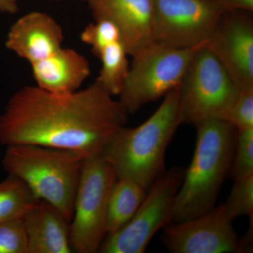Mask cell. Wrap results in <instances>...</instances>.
<instances>
[{
    "label": "cell",
    "instance_id": "6da1fadb",
    "mask_svg": "<svg viewBox=\"0 0 253 253\" xmlns=\"http://www.w3.org/2000/svg\"><path fill=\"white\" fill-rule=\"evenodd\" d=\"M113 96L96 81L68 94L23 86L0 116V144L68 150L84 159L99 156L127 122L129 113Z\"/></svg>",
    "mask_w": 253,
    "mask_h": 253
},
{
    "label": "cell",
    "instance_id": "7a4b0ae2",
    "mask_svg": "<svg viewBox=\"0 0 253 253\" xmlns=\"http://www.w3.org/2000/svg\"><path fill=\"white\" fill-rule=\"evenodd\" d=\"M181 124L178 86L164 96L156 112L140 126L120 127L101 156L112 166L117 179H130L148 191L166 171V150Z\"/></svg>",
    "mask_w": 253,
    "mask_h": 253
},
{
    "label": "cell",
    "instance_id": "3957f363",
    "mask_svg": "<svg viewBox=\"0 0 253 253\" xmlns=\"http://www.w3.org/2000/svg\"><path fill=\"white\" fill-rule=\"evenodd\" d=\"M195 126L197 139L194 156L173 201L169 223L189 220L211 211L230 172L236 128L221 119Z\"/></svg>",
    "mask_w": 253,
    "mask_h": 253
},
{
    "label": "cell",
    "instance_id": "277c9868",
    "mask_svg": "<svg viewBox=\"0 0 253 253\" xmlns=\"http://www.w3.org/2000/svg\"><path fill=\"white\" fill-rule=\"evenodd\" d=\"M84 158L68 150L33 144L6 146L3 168L23 181L38 200L57 208L71 223Z\"/></svg>",
    "mask_w": 253,
    "mask_h": 253
},
{
    "label": "cell",
    "instance_id": "5b68a950",
    "mask_svg": "<svg viewBox=\"0 0 253 253\" xmlns=\"http://www.w3.org/2000/svg\"><path fill=\"white\" fill-rule=\"evenodd\" d=\"M206 45L195 54L179 86L182 124L222 120L241 92Z\"/></svg>",
    "mask_w": 253,
    "mask_h": 253
},
{
    "label": "cell",
    "instance_id": "8992f818",
    "mask_svg": "<svg viewBox=\"0 0 253 253\" xmlns=\"http://www.w3.org/2000/svg\"><path fill=\"white\" fill-rule=\"evenodd\" d=\"M207 44L180 49L153 42L132 56L118 95L126 112H137L145 105L177 88L195 54Z\"/></svg>",
    "mask_w": 253,
    "mask_h": 253
},
{
    "label": "cell",
    "instance_id": "52a82bcc",
    "mask_svg": "<svg viewBox=\"0 0 253 253\" xmlns=\"http://www.w3.org/2000/svg\"><path fill=\"white\" fill-rule=\"evenodd\" d=\"M116 179L112 166L101 154L83 161L70 223V244L75 252H99L107 235L108 202Z\"/></svg>",
    "mask_w": 253,
    "mask_h": 253
},
{
    "label": "cell",
    "instance_id": "ba28073f",
    "mask_svg": "<svg viewBox=\"0 0 253 253\" xmlns=\"http://www.w3.org/2000/svg\"><path fill=\"white\" fill-rule=\"evenodd\" d=\"M153 42L174 49L207 44L227 10L218 0H151Z\"/></svg>",
    "mask_w": 253,
    "mask_h": 253
},
{
    "label": "cell",
    "instance_id": "9c48e42d",
    "mask_svg": "<svg viewBox=\"0 0 253 253\" xmlns=\"http://www.w3.org/2000/svg\"><path fill=\"white\" fill-rule=\"evenodd\" d=\"M185 169L174 167L165 171L148 189L130 221L105 238L101 253H144L160 229L169 223L173 201L184 179Z\"/></svg>",
    "mask_w": 253,
    "mask_h": 253
},
{
    "label": "cell",
    "instance_id": "30bf717a",
    "mask_svg": "<svg viewBox=\"0 0 253 253\" xmlns=\"http://www.w3.org/2000/svg\"><path fill=\"white\" fill-rule=\"evenodd\" d=\"M233 221L221 203L200 217L167 224L163 241L172 253H243Z\"/></svg>",
    "mask_w": 253,
    "mask_h": 253
},
{
    "label": "cell",
    "instance_id": "8fae6325",
    "mask_svg": "<svg viewBox=\"0 0 253 253\" xmlns=\"http://www.w3.org/2000/svg\"><path fill=\"white\" fill-rule=\"evenodd\" d=\"M251 13L226 11L206 45L241 91L253 89V20Z\"/></svg>",
    "mask_w": 253,
    "mask_h": 253
},
{
    "label": "cell",
    "instance_id": "7c38bea8",
    "mask_svg": "<svg viewBox=\"0 0 253 253\" xmlns=\"http://www.w3.org/2000/svg\"><path fill=\"white\" fill-rule=\"evenodd\" d=\"M94 20L117 26L129 56L153 43L151 0H85Z\"/></svg>",
    "mask_w": 253,
    "mask_h": 253
},
{
    "label": "cell",
    "instance_id": "4fadbf2b",
    "mask_svg": "<svg viewBox=\"0 0 253 253\" xmlns=\"http://www.w3.org/2000/svg\"><path fill=\"white\" fill-rule=\"evenodd\" d=\"M63 39L62 28L52 16L41 11H31L11 26L5 46L33 64L63 47Z\"/></svg>",
    "mask_w": 253,
    "mask_h": 253
},
{
    "label": "cell",
    "instance_id": "5bb4252c",
    "mask_svg": "<svg viewBox=\"0 0 253 253\" xmlns=\"http://www.w3.org/2000/svg\"><path fill=\"white\" fill-rule=\"evenodd\" d=\"M28 253H71L70 223L57 208L39 200L23 218Z\"/></svg>",
    "mask_w": 253,
    "mask_h": 253
},
{
    "label": "cell",
    "instance_id": "9a60e30c",
    "mask_svg": "<svg viewBox=\"0 0 253 253\" xmlns=\"http://www.w3.org/2000/svg\"><path fill=\"white\" fill-rule=\"evenodd\" d=\"M31 66L36 86L58 94L79 90L91 73L87 59L70 48L61 47Z\"/></svg>",
    "mask_w": 253,
    "mask_h": 253
},
{
    "label": "cell",
    "instance_id": "2e32d148",
    "mask_svg": "<svg viewBox=\"0 0 253 253\" xmlns=\"http://www.w3.org/2000/svg\"><path fill=\"white\" fill-rule=\"evenodd\" d=\"M146 194L147 190L135 181L125 178L116 179L111 188L108 202L107 235L117 232L130 221Z\"/></svg>",
    "mask_w": 253,
    "mask_h": 253
},
{
    "label": "cell",
    "instance_id": "e0dca14e",
    "mask_svg": "<svg viewBox=\"0 0 253 253\" xmlns=\"http://www.w3.org/2000/svg\"><path fill=\"white\" fill-rule=\"evenodd\" d=\"M127 51L123 41L115 42L96 56L101 68L96 82L113 96L119 95L129 69Z\"/></svg>",
    "mask_w": 253,
    "mask_h": 253
},
{
    "label": "cell",
    "instance_id": "ac0fdd59",
    "mask_svg": "<svg viewBox=\"0 0 253 253\" xmlns=\"http://www.w3.org/2000/svg\"><path fill=\"white\" fill-rule=\"evenodd\" d=\"M38 201L23 181L8 176L0 182V224L21 219Z\"/></svg>",
    "mask_w": 253,
    "mask_h": 253
},
{
    "label": "cell",
    "instance_id": "d6986e66",
    "mask_svg": "<svg viewBox=\"0 0 253 253\" xmlns=\"http://www.w3.org/2000/svg\"><path fill=\"white\" fill-rule=\"evenodd\" d=\"M253 174V128L236 129L235 149L229 176L233 180Z\"/></svg>",
    "mask_w": 253,
    "mask_h": 253
},
{
    "label": "cell",
    "instance_id": "ffe728a7",
    "mask_svg": "<svg viewBox=\"0 0 253 253\" xmlns=\"http://www.w3.org/2000/svg\"><path fill=\"white\" fill-rule=\"evenodd\" d=\"M234 181L227 200L223 203L226 212L233 220L242 216L253 219V174Z\"/></svg>",
    "mask_w": 253,
    "mask_h": 253
},
{
    "label": "cell",
    "instance_id": "44dd1931",
    "mask_svg": "<svg viewBox=\"0 0 253 253\" xmlns=\"http://www.w3.org/2000/svg\"><path fill=\"white\" fill-rule=\"evenodd\" d=\"M81 38L83 42L90 46L91 52L96 56L106 46L123 41L117 26L104 19L95 20L94 23L86 26L81 33Z\"/></svg>",
    "mask_w": 253,
    "mask_h": 253
},
{
    "label": "cell",
    "instance_id": "7402d4cb",
    "mask_svg": "<svg viewBox=\"0 0 253 253\" xmlns=\"http://www.w3.org/2000/svg\"><path fill=\"white\" fill-rule=\"evenodd\" d=\"M0 253H28L22 218L0 224Z\"/></svg>",
    "mask_w": 253,
    "mask_h": 253
},
{
    "label": "cell",
    "instance_id": "603a6c76",
    "mask_svg": "<svg viewBox=\"0 0 253 253\" xmlns=\"http://www.w3.org/2000/svg\"><path fill=\"white\" fill-rule=\"evenodd\" d=\"M222 120L236 129L253 128V89L241 90Z\"/></svg>",
    "mask_w": 253,
    "mask_h": 253
},
{
    "label": "cell",
    "instance_id": "cb8c5ba5",
    "mask_svg": "<svg viewBox=\"0 0 253 253\" xmlns=\"http://www.w3.org/2000/svg\"><path fill=\"white\" fill-rule=\"evenodd\" d=\"M227 11L239 10V11H253V0H218Z\"/></svg>",
    "mask_w": 253,
    "mask_h": 253
},
{
    "label": "cell",
    "instance_id": "d4e9b609",
    "mask_svg": "<svg viewBox=\"0 0 253 253\" xmlns=\"http://www.w3.org/2000/svg\"><path fill=\"white\" fill-rule=\"evenodd\" d=\"M20 0H0V12L4 14H15L19 10Z\"/></svg>",
    "mask_w": 253,
    "mask_h": 253
},
{
    "label": "cell",
    "instance_id": "484cf974",
    "mask_svg": "<svg viewBox=\"0 0 253 253\" xmlns=\"http://www.w3.org/2000/svg\"><path fill=\"white\" fill-rule=\"evenodd\" d=\"M78 1H85V0H78Z\"/></svg>",
    "mask_w": 253,
    "mask_h": 253
}]
</instances>
